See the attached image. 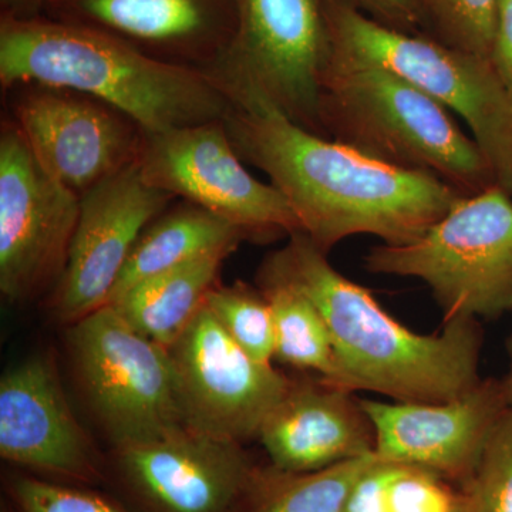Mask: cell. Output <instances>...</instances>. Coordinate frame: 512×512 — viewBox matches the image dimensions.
<instances>
[{"label": "cell", "instance_id": "6da1fadb", "mask_svg": "<svg viewBox=\"0 0 512 512\" xmlns=\"http://www.w3.org/2000/svg\"><path fill=\"white\" fill-rule=\"evenodd\" d=\"M224 124L241 160L268 175L325 254L359 234L410 244L464 198L436 175L380 163L269 107L232 104Z\"/></svg>", "mask_w": 512, "mask_h": 512}, {"label": "cell", "instance_id": "7a4b0ae2", "mask_svg": "<svg viewBox=\"0 0 512 512\" xmlns=\"http://www.w3.org/2000/svg\"><path fill=\"white\" fill-rule=\"evenodd\" d=\"M328 326L338 386L403 403H441L480 382L484 335L476 319H453L420 335L384 311L369 289L336 271L302 231L279 251Z\"/></svg>", "mask_w": 512, "mask_h": 512}, {"label": "cell", "instance_id": "3957f363", "mask_svg": "<svg viewBox=\"0 0 512 512\" xmlns=\"http://www.w3.org/2000/svg\"><path fill=\"white\" fill-rule=\"evenodd\" d=\"M0 83L89 94L147 133L224 120L232 104L207 73L164 62L103 30L46 16L2 15Z\"/></svg>", "mask_w": 512, "mask_h": 512}, {"label": "cell", "instance_id": "277c9868", "mask_svg": "<svg viewBox=\"0 0 512 512\" xmlns=\"http://www.w3.org/2000/svg\"><path fill=\"white\" fill-rule=\"evenodd\" d=\"M320 120L325 137L403 170L436 175L464 197L497 185L450 111L396 74L330 56Z\"/></svg>", "mask_w": 512, "mask_h": 512}, {"label": "cell", "instance_id": "5b68a950", "mask_svg": "<svg viewBox=\"0 0 512 512\" xmlns=\"http://www.w3.org/2000/svg\"><path fill=\"white\" fill-rule=\"evenodd\" d=\"M323 2V0H322ZM332 57L396 74L456 113L512 197V97L493 60L389 28L346 0L323 2Z\"/></svg>", "mask_w": 512, "mask_h": 512}, {"label": "cell", "instance_id": "8992f818", "mask_svg": "<svg viewBox=\"0 0 512 512\" xmlns=\"http://www.w3.org/2000/svg\"><path fill=\"white\" fill-rule=\"evenodd\" d=\"M365 266L423 281L444 323L503 318L512 312V197L498 185L464 197L416 241L370 248Z\"/></svg>", "mask_w": 512, "mask_h": 512}, {"label": "cell", "instance_id": "52a82bcc", "mask_svg": "<svg viewBox=\"0 0 512 512\" xmlns=\"http://www.w3.org/2000/svg\"><path fill=\"white\" fill-rule=\"evenodd\" d=\"M332 43L322 0H235V28L208 72L231 104H259L313 134Z\"/></svg>", "mask_w": 512, "mask_h": 512}, {"label": "cell", "instance_id": "ba28073f", "mask_svg": "<svg viewBox=\"0 0 512 512\" xmlns=\"http://www.w3.org/2000/svg\"><path fill=\"white\" fill-rule=\"evenodd\" d=\"M69 345L114 448L187 426L170 352L131 328L110 305L73 323Z\"/></svg>", "mask_w": 512, "mask_h": 512}, {"label": "cell", "instance_id": "9c48e42d", "mask_svg": "<svg viewBox=\"0 0 512 512\" xmlns=\"http://www.w3.org/2000/svg\"><path fill=\"white\" fill-rule=\"evenodd\" d=\"M137 164L148 185L204 208L251 241L271 242L302 231L284 194L245 168L224 120L144 131Z\"/></svg>", "mask_w": 512, "mask_h": 512}, {"label": "cell", "instance_id": "30bf717a", "mask_svg": "<svg viewBox=\"0 0 512 512\" xmlns=\"http://www.w3.org/2000/svg\"><path fill=\"white\" fill-rule=\"evenodd\" d=\"M80 215V197L37 161L12 119L0 130V291L26 301L57 284Z\"/></svg>", "mask_w": 512, "mask_h": 512}, {"label": "cell", "instance_id": "8fae6325", "mask_svg": "<svg viewBox=\"0 0 512 512\" xmlns=\"http://www.w3.org/2000/svg\"><path fill=\"white\" fill-rule=\"evenodd\" d=\"M9 92L10 119L37 161L80 198L138 163L143 127L110 104L45 84H22Z\"/></svg>", "mask_w": 512, "mask_h": 512}, {"label": "cell", "instance_id": "7c38bea8", "mask_svg": "<svg viewBox=\"0 0 512 512\" xmlns=\"http://www.w3.org/2000/svg\"><path fill=\"white\" fill-rule=\"evenodd\" d=\"M111 466L137 512H239L259 468L241 443L188 426L114 448Z\"/></svg>", "mask_w": 512, "mask_h": 512}, {"label": "cell", "instance_id": "4fadbf2b", "mask_svg": "<svg viewBox=\"0 0 512 512\" xmlns=\"http://www.w3.org/2000/svg\"><path fill=\"white\" fill-rule=\"evenodd\" d=\"M168 352L185 424L220 439H258L291 384L274 366L239 348L205 306Z\"/></svg>", "mask_w": 512, "mask_h": 512}, {"label": "cell", "instance_id": "5bb4252c", "mask_svg": "<svg viewBox=\"0 0 512 512\" xmlns=\"http://www.w3.org/2000/svg\"><path fill=\"white\" fill-rule=\"evenodd\" d=\"M175 200L148 185L138 164L86 192L66 265L52 292L56 318L73 325L109 305L138 238Z\"/></svg>", "mask_w": 512, "mask_h": 512}, {"label": "cell", "instance_id": "9a60e30c", "mask_svg": "<svg viewBox=\"0 0 512 512\" xmlns=\"http://www.w3.org/2000/svg\"><path fill=\"white\" fill-rule=\"evenodd\" d=\"M376 433V456L386 463L426 468L464 487L510 409L501 379H481L441 403L360 399Z\"/></svg>", "mask_w": 512, "mask_h": 512}, {"label": "cell", "instance_id": "2e32d148", "mask_svg": "<svg viewBox=\"0 0 512 512\" xmlns=\"http://www.w3.org/2000/svg\"><path fill=\"white\" fill-rule=\"evenodd\" d=\"M0 456L35 476L96 487L107 466L70 409L52 360L33 356L0 380Z\"/></svg>", "mask_w": 512, "mask_h": 512}, {"label": "cell", "instance_id": "e0dca14e", "mask_svg": "<svg viewBox=\"0 0 512 512\" xmlns=\"http://www.w3.org/2000/svg\"><path fill=\"white\" fill-rule=\"evenodd\" d=\"M126 40L147 55L208 73L235 28V0H35L32 15Z\"/></svg>", "mask_w": 512, "mask_h": 512}, {"label": "cell", "instance_id": "ac0fdd59", "mask_svg": "<svg viewBox=\"0 0 512 512\" xmlns=\"http://www.w3.org/2000/svg\"><path fill=\"white\" fill-rule=\"evenodd\" d=\"M353 393L322 377L291 379L258 433L271 466L313 473L375 453V427Z\"/></svg>", "mask_w": 512, "mask_h": 512}, {"label": "cell", "instance_id": "d6986e66", "mask_svg": "<svg viewBox=\"0 0 512 512\" xmlns=\"http://www.w3.org/2000/svg\"><path fill=\"white\" fill-rule=\"evenodd\" d=\"M247 239L244 231L204 208L174 201L138 238L109 303L153 276L218 252L231 255Z\"/></svg>", "mask_w": 512, "mask_h": 512}, {"label": "cell", "instance_id": "ffe728a7", "mask_svg": "<svg viewBox=\"0 0 512 512\" xmlns=\"http://www.w3.org/2000/svg\"><path fill=\"white\" fill-rule=\"evenodd\" d=\"M227 252L204 256L153 276L128 289L109 305L144 338L170 349L220 284Z\"/></svg>", "mask_w": 512, "mask_h": 512}, {"label": "cell", "instance_id": "44dd1931", "mask_svg": "<svg viewBox=\"0 0 512 512\" xmlns=\"http://www.w3.org/2000/svg\"><path fill=\"white\" fill-rule=\"evenodd\" d=\"M256 286L264 293L274 319L275 359L336 384L338 367L328 326L279 251L262 262Z\"/></svg>", "mask_w": 512, "mask_h": 512}, {"label": "cell", "instance_id": "7402d4cb", "mask_svg": "<svg viewBox=\"0 0 512 512\" xmlns=\"http://www.w3.org/2000/svg\"><path fill=\"white\" fill-rule=\"evenodd\" d=\"M377 460L373 453L313 473L259 467L239 512H345L353 485Z\"/></svg>", "mask_w": 512, "mask_h": 512}, {"label": "cell", "instance_id": "603a6c76", "mask_svg": "<svg viewBox=\"0 0 512 512\" xmlns=\"http://www.w3.org/2000/svg\"><path fill=\"white\" fill-rule=\"evenodd\" d=\"M205 308L229 338L256 362L272 365L275 359V328L271 308L258 286L237 281L218 284L208 293Z\"/></svg>", "mask_w": 512, "mask_h": 512}, {"label": "cell", "instance_id": "cb8c5ba5", "mask_svg": "<svg viewBox=\"0 0 512 512\" xmlns=\"http://www.w3.org/2000/svg\"><path fill=\"white\" fill-rule=\"evenodd\" d=\"M498 0H420L421 15L437 30V42L491 59Z\"/></svg>", "mask_w": 512, "mask_h": 512}, {"label": "cell", "instance_id": "d4e9b609", "mask_svg": "<svg viewBox=\"0 0 512 512\" xmlns=\"http://www.w3.org/2000/svg\"><path fill=\"white\" fill-rule=\"evenodd\" d=\"M13 512H137L96 490V487L62 483L30 473L8 478Z\"/></svg>", "mask_w": 512, "mask_h": 512}, {"label": "cell", "instance_id": "484cf974", "mask_svg": "<svg viewBox=\"0 0 512 512\" xmlns=\"http://www.w3.org/2000/svg\"><path fill=\"white\" fill-rule=\"evenodd\" d=\"M386 495L389 512H473L463 487L421 467L394 464Z\"/></svg>", "mask_w": 512, "mask_h": 512}, {"label": "cell", "instance_id": "4316f807", "mask_svg": "<svg viewBox=\"0 0 512 512\" xmlns=\"http://www.w3.org/2000/svg\"><path fill=\"white\" fill-rule=\"evenodd\" d=\"M463 488L473 512H512V407L498 423L476 473Z\"/></svg>", "mask_w": 512, "mask_h": 512}, {"label": "cell", "instance_id": "83f0119b", "mask_svg": "<svg viewBox=\"0 0 512 512\" xmlns=\"http://www.w3.org/2000/svg\"><path fill=\"white\" fill-rule=\"evenodd\" d=\"M393 463L377 460L367 468L350 491L345 512H389L386 488Z\"/></svg>", "mask_w": 512, "mask_h": 512}, {"label": "cell", "instance_id": "f1b7e54d", "mask_svg": "<svg viewBox=\"0 0 512 512\" xmlns=\"http://www.w3.org/2000/svg\"><path fill=\"white\" fill-rule=\"evenodd\" d=\"M346 2L353 6H363L376 16L377 22L403 32L423 22L420 0H346Z\"/></svg>", "mask_w": 512, "mask_h": 512}, {"label": "cell", "instance_id": "f546056e", "mask_svg": "<svg viewBox=\"0 0 512 512\" xmlns=\"http://www.w3.org/2000/svg\"><path fill=\"white\" fill-rule=\"evenodd\" d=\"M491 60L512 97V0H498Z\"/></svg>", "mask_w": 512, "mask_h": 512}, {"label": "cell", "instance_id": "4dcf8cb0", "mask_svg": "<svg viewBox=\"0 0 512 512\" xmlns=\"http://www.w3.org/2000/svg\"><path fill=\"white\" fill-rule=\"evenodd\" d=\"M2 15L30 16L35 0H0Z\"/></svg>", "mask_w": 512, "mask_h": 512}, {"label": "cell", "instance_id": "1f68e13d", "mask_svg": "<svg viewBox=\"0 0 512 512\" xmlns=\"http://www.w3.org/2000/svg\"><path fill=\"white\" fill-rule=\"evenodd\" d=\"M505 350H507L508 357V369L507 373H505L503 379H501V383H503L505 397H507V402L512 407V335L510 338L505 340Z\"/></svg>", "mask_w": 512, "mask_h": 512}, {"label": "cell", "instance_id": "d6a6232c", "mask_svg": "<svg viewBox=\"0 0 512 512\" xmlns=\"http://www.w3.org/2000/svg\"><path fill=\"white\" fill-rule=\"evenodd\" d=\"M2 512H13L12 508H3Z\"/></svg>", "mask_w": 512, "mask_h": 512}]
</instances>
